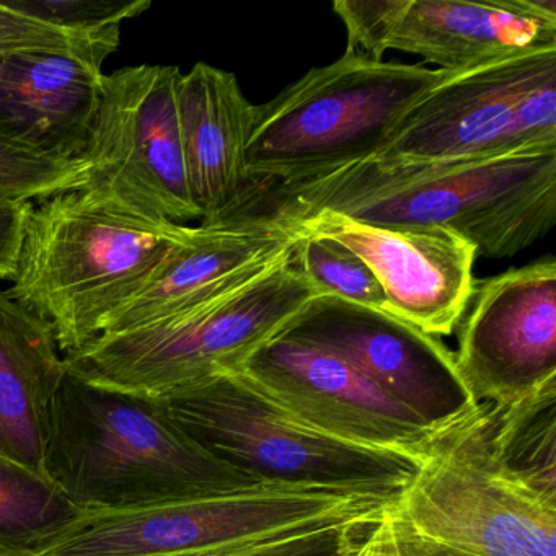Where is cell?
I'll list each match as a JSON object with an SVG mask.
<instances>
[{
  "mask_svg": "<svg viewBox=\"0 0 556 556\" xmlns=\"http://www.w3.org/2000/svg\"><path fill=\"white\" fill-rule=\"evenodd\" d=\"M318 295L294 256L249 285L157 324L105 334L66 357L89 382L136 395L162 396L232 370Z\"/></svg>",
  "mask_w": 556,
  "mask_h": 556,
  "instance_id": "8",
  "label": "cell"
},
{
  "mask_svg": "<svg viewBox=\"0 0 556 556\" xmlns=\"http://www.w3.org/2000/svg\"><path fill=\"white\" fill-rule=\"evenodd\" d=\"M298 236L295 266L315 286L318 295H333L354 304L387 311L386 292L372 269L359 256L333 240L299 232Z\"/></svg>",
  "mask_w": 556,
  "mask_h": 556,
  "instance_id": "22",
  "label": "cell"
},
{
  "mask_svg": "<svg viewBox=\"0 0 556 556\" xmlns=\"http://www.w3.org/2000/svg\"><path fill=\"white\" fill-rule=\"evenodd\" d=\"M102 63L73 51L0 56V138L61 161H83L102 97Z\"/></svg>",
  "mask_w": 556,
  "mask_h": 556,
  "instance_id": "16",
  "label": "cell"
},
{
  "mask_svg": "<svg viewBox=\"0 0 556 556\" xmlns=\"http://www.w3.org/2000/svg\"><path fill=\"white\" fill-rule=\"evenodd\" d=\"M408 0H337L333 11L348 31L346 50L382 61Z\"/></svg>",
  "mask_w": 556,
  "mask_h": 556,
  "instance_id": "27",
  "label": "cell"
},
{
  "mask_svg": "<svg viewBox=\"0 0 556 556\" xmlns=\"http://www.w3.org/2000/svg\"><path fill=\"white\" fill-rule=\"evenodd\" d=\"M374 526V523H372ZM370 523L314 527L292 530L250 542L232 543L188 556H348L369 533ZM0 556H17L0 552Z\"/></svg>",
  "mask_w": 556,
  "mask_h": 556,
  "instance_id": "25",
  "label": "cell"
},
{
  "mask_svg": "<svg viewBox=\"0 0 556 556\" xmlns=\"http://www.w3.org/2000/svg\"><path fill=\"white\" fill-rule=\"evenodd\" d=\"M490 441L510 475L556 501V387L503 408L490 405Z\"/></svg>",
  "mask_w": 556,
  "mask_h": 556,
  "instance_id": "20",
  "label": "cell"
},
{
  "mask_svg": "<svg viewBox=\"0 0 556 556\" xmlns=\"http://www.w3.org/2000/svg\"><path fill=\"white\" fill-rule=\"evenodd\" d=\"M444 74L344 51L340 60L314 67L265 105H255L247 175L292 185L374 157L402 116Z\"/></svg>",
  "mask_w": 556,
  "mask_h": 556,
  "instance_id": "4",
  "label": "cell"
},
{
  "mask_svg": "<svg viewBox=\"0 0 556 556\" xmlns=\"http://www.w3.org/2000/svg\"><path fill=\"white\" fill-rule=\"evenodd\" d=\"M399 546L402 556H454L448 555V553L434 552V549L419 548V546L409 545V543L399 542Z\"/></svg>",
  "mask_w": 556,
  "mask_h": 556,
  "instance_id": "30",
  "label": "cell"
},
{
  "mask_svg": "<svg viewBox=\"0 0 556 556\" xmlns=\"http://www.w3.org/2000/svg\"><path fill=\"white\" fill-rule=\"evenodd\" d=\"M177 99L191 198L201 220L210 223L245 206L255 105L243 96L236 74L206 63L181 74Z\"/></svg>",
  "mask_w": 556,
  "mask_h": 556,
  "instance_id": "18",
  "label": "cell"
},
{
  "mask_svg": "<svg viewBox=\"0 0 556 556\" xmlns=\"http://www.w3.org/2000/svg\"><path fill=\"white\" fill-rule=\"evenodd\" d=\"M455 366L478 403L510 406L556 387V262L475 282Z\"/></svg>",
  "mask_w": 556,
  "mask_h": 556,
  "instance_id": "12",
  "label": "cell"
},
{
  "mask_svg": "<svg viewBox=\"0 0 556 556\" xmlns=\"http://www.w3.org/2000/svg\"><path fill=\"white\" fill-rule=\"evenodd\" d=\"M122 43V34L90 37L61 30L45 22L35 21L5 8L0 0V56L24 51H73L103 61L115 53Z\"/></svg>",
  "mask_w": 556,
  "mask_h": 556,
  "instance_id": "26",
  "label": "cell"
},
{
  "mask_svg": "<svg viewBox=\"0 0 556 556\" xmlns=\"http://www.w3.org/2000/svg\"><path fill=\"white\" fill-rule=\"evenodd\" d=\"M211 455L260 483L294 484L399 500L421 458L331 438L224 370L157 396Z\"/></svg>",
  "mask_w": 556,
  "mask_h": 556,
  "instance_id": "5",
  "label": "cell"
},
{
  "mask_svg": "<svg viewBox=\"0 0 556 556\" xmlns=\"http://www.w3.org/2000/svg\"><path fill=\"white\" fill-rule=\"evenodd\" d=\"M276 337L341 357L435 431H447L480 406L454 353L390 312L315 295Z\"/></svg>",
  "mask_w": 556,
  "mask_h": 556,
  "instance_id": "11",
  "label": "cell"
},
{
  "mask_svg": "<svg viewBox=\"0 0 556 556\" xmlns=\"http://www.w3.org/2000/svg\"><path fill=\"white\" fill-rule=\"evenodd\" d=\"M273 213L333 211L386 229L441 227L484 258H510L556 223V144L491 157L419 162L369 157L279 185Z\"/></svg>",
  "mask_w": 556,
  "mask_h": 556,
  "instance_id": "1",
  "label": "cell"
},
{
  "mask_svg": "<svg viewBox=\"0 0 556 556\" xmlns=\"http://www.w3.org/2000/svg\"><path fill=\"white\" fill-rule=\"evenodd\" d=\"M298 232L276 213L240 210L191 227L149 281L113 312L102 334L157 324L249 285L294 256Z\"/></svg>",
  "mask_w": 556,
  "mask_h": 556,
  "instance_id": "15",
  "label": "cell"
},
{
  "mask_svg": "<svg viewBox=\"0 0 556 556\" xmlns=\"http://www.w3.org/2000/svg\"><path fill=\"white\" fill-rule=\"evenodd\" d=\"M87 177L86 161L47 157L0 138V198L43 201L54 194L80 190Z\"/></svg>",
  "mask_w": 556,
  "mask_h": 556,
  "instance_id": "23",
  "label": "cell"
},
{
  "mask_svg": "<svg viewBox=\"0 0 556 556\" xmlns=\"http://www.w3.org/2000/svg\"><path fill=\"white\" fill-rule=\"evenodd\" d=\"M190 232L83 188L54 194L34 204L8 292L50 321L67 357L102 334L110 315Z\"/></svg>",
  "mask_w": 556,
  "mask_h": 556,
  "instance_id": "3",
  "label": "cell"
},
{
  "mask_svg": "<svg viewBox=\"0 0 556 556\" xmlns=\"http://www.w3.org/2000/svg\"><path fill=\"white\" fill-rule=\"evenodd\" d=\"M402 543L454 556H556V501L494 457L490 405L441 432L389 513Z\"/></svg>",
  "mask_w": 556,
  "mask_h": 556,
  "instance_id": "6",
  "label": "cell"
},
{
  "mask_svg": "<svg viewBox=\"0 0 556 556\" xmlns=\"http://www.w3.org/2000/svg\"><path fill=\"white\" fill-rule=\"evenodd\" d=\"M236 372L312 428L361 447L421 458L441 432L356 367L320 348L273 338Z\"/></svg>",
  "mask_w": 556,
  "mask_h": 556,
  "instance_id": "13",
  "label": "cell"
},
{
  "mask_svg": "<svg viewBox=\"0 0 556 556\" xmlns=\"http://www.w3.org/2000/svg\"><path fill=\"white\" fill-rule=\"evenodd\" d=\"M66 372L50 321L0 291V455L43 477L51 408Z\"/></svg>",
  "mask_w": 556,
  "mask_h": 556,
  "instance_id": "19",
  "label": "cell"
},
{
  "mask_svg": "<svg viewBox=\"0 0 556 556\" xmlns=\"http://www.w3.org/2000/svg\"><path fill=\"white\" fill-rule=\"evenodd\" d=\"M177 66H128L103 77L83 161L92 191L131 213L180 224L201 219L181 141Z\"/></svg>",
  "mask_w": 556,
  "mask_h": 556,
  "instance_id": "10",
  "label": "cell"
},
{
  "mask_svg": "<svg viewBox=\"0 0 556 556\" xmlns=\"http://www.w3.org/2000/svg\"><path fill=\"white\" fill-rule=\"evenodd\" d=\"M79 514L47 477L0 455V552H28Z\"/></svg>",
  "mask_w": 556,
  "mask_h": 556,
  "instance_id": "21",
  "label": "cell"
},
{
  "mask_svg": "<svg viewBox=\"0 0 556 556\" xmlns=\"http://www.w3.org/2000/svg\"><path fill=\"white\" fill-rule=\"evenodd\" d=\"M556 144V48L445 71L374 157L439 162Z\"/></svg>",
  "mask_w": 556,
  "mask_h": 556,
  "instance_id": "9",
  "label": "cell"
},
{
  "mask_svg": "<svg viewBox=\"0 0 556 556\" xmlns=\"http://www.w3.org/2000/svg\"><path fill=\"white\" fill-rule=\"evenodd\" d=\"M348 556H402L389 514L386 519L380 520L369 530L363 542L354 546L353 552Z\"/></svg>",
  "mask_w": 556,
  "mask_h": 556,
  "instance_id": "29",
  "label": "cell"
},
{
  "mask_svg": "<svg viewBox=\"0 0 556 556\" xmlns=\"http://www.w3.org/2000/svg\"><path fill=\"white\" fill-rule=\"evenodd\" d=\"M396 500L260 483L211 496L125 510L80 513L17 556H188L292 530L377 523Z\"/></svg>",
  "mask_w": 556,
  "mask_h": 556,
  "instance_id": "7",
  "label": "cell"
},
{
  "mask_svg": "<svg viewBox=\"0 0 556 556\" xmlns=\"http://www.w3.org/2000/svg\"><path fill=\"white\" fill-rule=\"evenodd\" d=\"M552 48L555 0H408L389 43L451 73Z\"/></svg>",
  "mask_w": 556,
  "mask_h": 556,
  "instance_id": "17",
  "label": "cell"
},
{
  "mask_svg": "<svg viewBox=\"0 0 556 556\" xmlns=\"http://www.w3.org/2000/svg\"><path fill=\"white\" fill-rule=\"evenodd\" d=\"M5 8L73 34L105 37L151 9V0H2Z\"/></svg>",
  "mask_w": 556,
  "mask_h": 556,
  "instance_id": "24",
  "label": "cell"
},
{
  "mask_svg": "<svg viewBox=\"0 0 556 556\" xmlns=\"http://www.w3.org/2000/svg\"><path fill=\"white\" fill-rule=\"evenodd\" d=\"M45 477L80 510H125L260 484L211 455L161 399L67 369L54 396Z\"/></svg>",
  "mask_w": 556,
  "mask_h": 556,
  "instance_id": "2",
  "label": "cell"
},
{
  "mask_svg": "<svg viewBox=\"0 0 556 556\" xmlns=\"http://www.w3.org/2000/svg\"><path fill=\"white\" fill-rule=\"evenodd\" d=\"M31 210V201L0 198V281L14 279Z\"/></svg>",
  "mask_w": 556,
  "mask_h": 556,
  "instance_id": "28",
  "label": "cell"
},
{
  "mask_svg": "<svg viewBox=\"0 0 556 556\" xmlns=\"http://www.w3.org/2000/svg\"><path fill=\"white\" fill-rule=\"evenodd\" d=\"M279 217L299 233L333 240L359 256L382 286L390 314L431 337L457 330L473 295L478 256L457 233L441 227L386 229L333 211Z\"/></svg>",
  "mask_w": 556,
  "mask_h": 556,
  "instance_id": "14",
  "label": "cell"
}]
</instances>
